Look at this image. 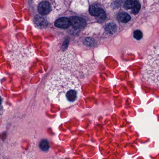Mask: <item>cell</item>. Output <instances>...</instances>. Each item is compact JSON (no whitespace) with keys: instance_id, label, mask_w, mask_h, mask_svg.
<instances>
[{"instance_id":"1","label":"cell","mask_w":159,"mask_h":159,"mask_svg":"<svg viewBox=\"0 0 159 159\" xmlns=\"http://www.w3.org/2000/svg\"><path fill=\"white\" fill-rule=\"evenodd\" d=\"M45 90L50 99L63 107L77 102L81 93L78 79L66 70H59L52 74L46 82Z\"/></svg>"},{"instance_id":"2","label":"cell","mask_w":159,"mask_h":159,"mask_svg":"<svg viewBox=\"0 0 159 159\" xmlns=\"http://www.w3.org/2000/svg\"><path fill=\"white\" fill-rule=\"evenodd\" d=\"M55 59L65 70L80 78L90 76L95 68L94 62L88 58V55H76L71 50L60 53Z\"/></svg>"},{"instance_id":"3","label":"cell","mask_w":159,"mask_h":159,"mask_svg":"<svg viewBox=\"0 0 159 159\" xmlns=\"http://www.w3.org/2000/svg\"><path fill=\"white\" fill-rule=\"evenodd\" d=\"M6 57L16 70L22 71L25 69L35 55L34 50L12 41L6 49Z\"/></svg>"},{"instance_id":"4","label":"cell","mask_w":159,"mask_h":159,"mask_svg":"<svg viewBox=\"0 0 159 159\" xmlns=\"http://www.w3.org/2000/svg\"><path fill=\"white\" fill-rule=\"evenodd\" d=\"M145 80L150 84L159 87V43L149 51L143 71Z\"/></svg>"},{"instance_id":"5","label":"cell","mask_w":159,"mask_h":159,"mask_svg":"<svg viewBox=\"0 0 159 159\" xmlns=\"http://www.w3.org/2000/svg\"><path fill=\"white\" fill-rule=\"evenodd\" d=\"M57 4L56 0H41L38 3V12L42 16L49 18L54 13L57 14L58 10L56 8H60V5Z\"/></svg>"},{"instance_id":"6","label":"cell","mask_w":159,"mask_h":159,"mask_svg":"<svg viewBox=\"0 0 159 159\" xmlns=\"http://www.w3.org/2000/svg\"><path fill=\"white\" fill-rule=\"evenodd\" d=\"M89 12L93 16H98L100 20L104 21L106 19V14L105 11L97 6L92 5L90 6Z\"/></svg>"},{"instance_id":"7","label":"cell","mask_w":159,"mask_h":159,"mask_svg":"<svg viewBox=\"0 0 159 159\" xmlns=\"http://www.w3.org/2000/svg\"><path fill=\"white\" fill-rule=\"evenodd\" d=\"M124 6L126 9H132L134 13H138L140 9V4L138 0H127Z\"/></svg>"},{"instance_id":"8","label":"cell","mask_w":159,"mask_h":159,"mask_svg":"<svg viewBox=\"0 0 159 159\" xmlns=\"http://www.w3.org/2000/svg\"><path fill=\"white\" fill-rule=\"evenodd\" d=\"M70 20L71 25L75 28L82 29L86 25L85 20L78 16H71L70 18Z\"/></svg>"},{"instance_id":"9","label":"cell","mask_w":159,"mask_h":159,"mask_svg":"<svg viewBox=\"0 0 159 159\" xmlns=\"http://www.w3.org/2000/svg\"><path fill=\"white\" fill-rule=\"evenodd\" d=\"M35 25L40 29L45 28L48 25V20L42 16L38 15L34 19Z\"/></svg>"},{"instance_id":"10","label":"cell","mask_w":159,"mask_h":159,"mask_svg":"<svg viewBox=\"0 0 159 159\" xmlns=\"http://www.w3.org/2000/svg\"><path fill=\"white\" fill-rule=\"evenodd\" d=\"M70 20L66 17H61L56 21L55 25L59 28L66 29L70 25Z\"/></svg>"},{"instance_id":"11","label":"cell","mask_w":159,"mask_h":159,"mask_svg":"<svg viewBox=\"0 0 159 159\" xmlns=\"http://www.w3.org/2000/svg\"><path fill=\"white\" fill-rule=\"evenodd\" d=\"M105 29L109 33L113 34L117 30V26L114 23H109L106 25Z\"/></svg>"},{"instance_id":"12","label":"cell","mask_w":159,"mask_h":159,"mask_svg":"<svg viewBox=\"0 0 159 159\" xmlns=\"http://www.w3.org/2000/svg\"><path fill=\"white\" fill-rule=\"evenodd\" d=\"M118 18L120 22L123 23H126L130 21L131 16L125 13H120L118 15Z\"/></svg>"},{"instance_id":"13","label":"cell","mask_w":159,"mask_h":159,"mask_svg":"<svg viewBox=\"0 0 159 159\" xmlns=\"http://www.w3.org/2000/svg\"><path fill=\"white\" fill-rule=\"evenodd\" d=\"M39 147L44 152H47L50 148V145L48 140L43 139L39 143Z\"/></svg>"},{"instance_id":"14","label":"cell","mask_w":159,"mask_h":159,"mask_svg":"<svg viewBox=\"0 0 159 159\" xmlns=\"http://www.w3.org/2000/svg\"><path fill=\"white\" fill-rule=\"evenodd\" d=\"M134 37L136 39L139 40H140L142 39L143 35H142V33L141 31L139 30H137L134 31Z\"/></svg>"}]
</instances>
